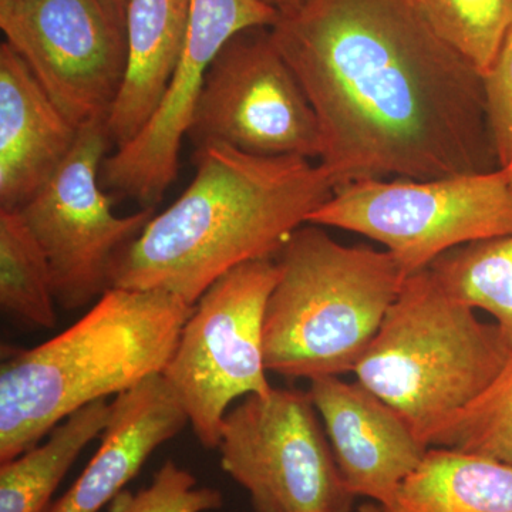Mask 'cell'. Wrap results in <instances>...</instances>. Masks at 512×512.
Returning a JSON list of instances; mask_svg holds the SVG:
<instances>
[{"label":"cell","mask_w":512,"mask_h":512,"mask_svg":"<svg viewBox=\"0 0 512 512\" xmlns=\"http://www.w3.org/2000/svg\"><path fill=\"white\" fill-rule=\"evenodd\" d=\"M271 35L318 116L335 190L500 168L484 77L409 0H311Z\"/></svg>","instance_id":"1"},{"label":"cell","mask_w":512,"mask_h":512,"mask_svg":"<svg viewBox=\"0 0 512 512\" xmlns=\"http://www.w3.org/2000/svg\"><path fill=\"white\" fill-rule=\"evenodd\" d=\"M195 177L111 262L110 288L173 293L188 305L247 262L275 259L335 194L322 165L224 144L197 148Z\"/></svg>","instance_id":"2"},{"label":"cell","mask_w":512,"mask_h":512,"mask_svg":"<svg viewBox=\"0 0 512 512\" xmlns=\"http://www.w3.org/2000/svg\"><path fill=\"white\" fill-rule=\"evenodd\" d=\"M191 312L173 293L110 288L55 338L30 349L3 346L0 463L77 410L161 375Z\"/></svg>","instance_id":"3"},{"label":"cell","mask_w":512,"mask_h":512,"mask_svg":"<svg viewBox=\"0 0 512 512\" xmlns=\"http://www.w3.org/2000/svg\"><path fill=\"white\" fill-rule=\"evenodd\" d=\"M266 305L268 372L286 379L342 376L373 342L406 281L387 251L346 247L315 224L293 232L275 258Z\"/></svg>","instance_id":"4"},{"label":"cell","mask_w":512,"mask_h":512,"mask_svg":"<svg viewBox=\"0 0 512 512\" xmlns=\"http://www.w3.org/2000/svg\"><path fill=\"white\" fill-rule=\"evenodd\" d=\"M511 356L497 325L481 322L427 268L404 281L353 373L429 446L433 431L481 396Z\"/></svg>","instance_id":"5"},{"label":"cell","mask_w":512,"mask_h":512,"mask_svg":"<svg viewBox=\"0 0 512 512\" xmlns=\"http://www.w3.org/2000/svg\"><path fill=\"white\" fill-rule=\"evenodd\" d=\"M308 224L382 244L404 278L451 249L512 234V185L503 167L434 180H366L336 190Z\"/></svg>","instance_id":"6"},{"label":"cell","mask_w":512,"mask_h":512,"mask_svg":"<svg viewBox=\"0 0 512 512\" xmlns=\"http://www.w3.org/2000/svg\"><path fill=\"white\" fill-rule=\"evenodd\" d=\"M278 275L275 259H258L221 276L192 306L161 373L202 447H218L235 400L272 390L264 322Z\"/></svg>","instance_id":"7"},{"label":"cell","mask_w":512,"mask_h":512,"mask_svg":"<svg viewBox=\"0 0 512 512\" xmlns=\"http://www.w3.org/2000/svg\"><path fill=\"white\" fill-rule=\"evenodd\" d=\"M308 390L245 397L221 424V468L248 491L255 512H352Z\"/></svg>","instance_id":"8"},{"label":"cell","mask_w":512,"mask_h":512,"mask_svg":"<svg viewBox=\"0 0 512 512\" xmlns=\"http://www.w3.org/2000/svg\"><path fill=\"white\" fill-rule=\"evenodd\" d=\"M187 137L194 150L224 144L262 157L319 160L322 131L271 28L242 30L215 57Z\"/></svg>","instance_id":"9"},{"label":"cell","mask_w":512,"mask_h":512,"mask_svg":"<svg viewBox=\"0 0 512 512\" xmlns=\"http://www.w3.org/2000/svg\"><path fill=\"white\" fill-rule=\"evenodd\" d=\"M111 146L106 121L80 128L59 171L18 210L45 252L57 305L67 312L99 301L109 291L111 262L156 215V208H141L127 217L114 214V198L100 183Z\"/></svg>","instance_id":"10"},{"label":"cell","mask_w":512,"mask_h":512,"mask_svg":"<svg viewBox=\"0 0 512 512\" xmlns=\"http://www.w3.org/2000/svg\"><path fill=\"white\" fill-rule=\"evenodd\" d=\"M0 28L73 126L107 121L126 73L127 29L104 0H9Z\"/></svg>","instance_id":"11"},{"label":"cell","mask_w":512,"mask_h":512,"mask_svg":"<svg viewBox=\"0 0 512 512\" xmlns=\"http://www.w3.org/2000/svg\"><path fill=\"white\" fill-rule=\"evenodd\" d=\"M278 19L261 0H191L183 56L160 106L133 141L104 158L100 183L107 194L156 208L177 178L181 144L215 57L237 33L272 28Z\"/></svg>","instance_id":"12"},{"label":"cell","mask_w":512,"mask_h":512,"mask_svg":"<svg viewBox=\"0 0 512 512\" xmlns=\"http://www.w3.org/2000/svg\"><path fill=\"white\" fill-rule=\"evenodd\" d=\"M308 393L350 493L389 503L430 447L402 414L357 380L318 377Z\"/></svg>","instance_id":"13"},{"label":"cell","mask_w":512,"mask_h":512,"mask_svg":"<svg viewBox=\"0 0 512 512\" xmlns=\"http://www.w3.org/2000/svg\"><path fill=\"white\" fill-rule=\"evenodd\" d=\"M79 130L25 60L0 46V210L18 211L59 171Z\"/></svg>","instance_id":"14"},{"label":"cell","mask_w":512,"mask_h":512,"mask_svg":"<svg viewBox=\"0 0 512 512\" xmlns=\"http://www.w3.org/2000/svg\"><path fill=\"white\" fill-rule=\"evenodd\" d=\"M187 424L163 375L117 394L99 450L49 512H100L136 478L151 454Z\"/></svg>","instance_id":"15"},{"label":"cell","mask_w":512,"mask_h":512,"mask_svg":"<svg viewBox=\"0 0 512 512\" xmlns=\"http://www.w3.org/2000/svg\"><path fill=\"white\" fill-rule=\"evenodd\" d=\"M191 0H130L126 13L127 64L107 116L111 144L126 146L156 113L183 56Z\"/></svg>","instance_id":"16"},{"label":"cell","mask_w":512,"mask_h":512,"mask_svg":"<svg viewBox=\"0 0 512 512\" xmlns=\"http://www.w3.org/2000/svg\"><path fill=\"white\" fill-rule=\"evenodd\" d=\"M382 512H512V466L430 447Z\"/></svg>","instance_id":"17"},{"label":"cell","mask_w":512,"mask_h":512,"mask_svg":"<svg viewBox=\"0 0 512 512\" xmlns=\"http://www.w3.org/2000/svg\"><path fill=\"white\" fill-rule=\"evenodd\" d=\"M111 402L77 410L50 431L45 443L0 463V512H49L52 497L84 448L106 429Z\"/></svg>","instance_id":"18"},{"label":"cell","mask_w":512,"mask_h":512,"mask_svg":"<svg viewBox=\"0 0 512 512\" xmlns=\"http://www.w3.org/2000/svg\"><path fill=\"white\" fill-rule=\"evenodd\" d=\"M56 293L49 262L19 211L0 210V308L16 326L55 329Z\"/></svg>","instance_id":"19"},{"label":"cell","mask_w":512,"mask_h":512,"mask_svg":"<svg viewBox=\"0 0 512 512\" xmlns=\"http://www.w3.org/2000/svg\"><path fill=\"white\" fill-rule=\"evenodd\" d=\"M429 269L451 296L493 316L512 353V234L451 249Z\"/></svg>","instance_id":"20"},{"label":"cell","mask_w":512,"mask_h":512,"mask_svg":"<svg viewBox=\"0 0 512 512\" xmlns=\"http://www.w3.org/2000/svg\"><path fill=\"white\" fill-rule=\"evenodd\" d=\"M431 29L485 77L512 19V0H409Z\"/></svg>","instance_id":"21"},{"label":"cell","mask_w":512,"mask_h":512,"mask_svg":"<svg viewBox=\"0 0 512 512\" xmlns=\"http://www.w3.org/2000/svg\"><path fill=\"white\" fill-rule=\"evenodd\" d=\"M429 447L453 448L512 466V356L481 396L433 431Z\"/></svg>","instance_id":"22"},{"label":"cell","mask_w":512,"mask_h":512,"mask_svg":"<svg viewBox=\"0 0 512 512\" xmlns=\"http://www.w3.org/2000/svg\"><path fill=\"white\" fill-rule=\"evenodd\" d=\"M224 505V495L211 487H197V478L173 460L165 461L153 481L137 493L121 491L109 512H208Z\"/></svg>","instance_id":"23"},{"label":"cell","mask_w":512,"mask_h":512,"mask_svg":"<svg viewBox=\"0 0 512 512\" xmlns=\"http://www.w3.org/2000/svg\"><path fill=\"white\" fill-rule=\"evenodd\" d=\"M484 89L495 153L505 167L512 161V19Z\"/></svg>","instance_id":"24"},{"label":"cell","mask_w":512,"mask_h":512,"mask_svg":"<svg viewBox=\"0 0 512 512\" xmlns=\"http://www.w3.org/2000/svg\"><path fill=\"white\" fill-rule=\"evenodd\" d=\"M261 2L275 9L279 13V18H285V16L295 15L311 0H261Z\"/></svg>","instance_id":"25"},{"label":"cell","mask_w":512,"mask_h":512,"mask_svg":"<svg viewBox=\"0 0 512 512\" xmlns=\"http://www.w3.org/2000/svg\"><path fill=\"white\" fill-rule=\"evenodd\" d=\"M104 3L126 22L127 6L130 0H104Z\"/></svg>","instance_id":"26"},{"label":"cell","mask_w":512,"mask_h":512,"mask_svg":"<svg viewBox=\"0 0 512 512\" xmlns=\"http://www.w3.org/2000/svg\"><path fill=\"white\" fill-rule=\"evenodd\" d=\"M359 512H382V508L377 503H366L360 507Z\"/></svg>","instance_id":"27"},{"label":"cell","mask_w":512,"mask_h":512,"mask_svg":"<svg viewBox=\"0 0 512 512\" xmlns=\"http://www.w3.org/2000/svg\"><path fill=\"white\" fill-rule=\"evenodd\" d=\"M503 168L505 171H507L508 180H510V183L512 185V161L510 164L505 165V167Z\"/></svg>","instance_id":"28"},{"label":"cell","mask_w":512,"mask_h":512,"mask_svg":"<svg viewBox=\"0 0 512 512\" xmlns=\"http://www.w3.org/2000/svg\"><path fill=\"white\" fill-rule=\"evenodd\" d=\"M9 2V0H0V3H6Z\"/></svg>","instance_id":"29"}]
</instances>
